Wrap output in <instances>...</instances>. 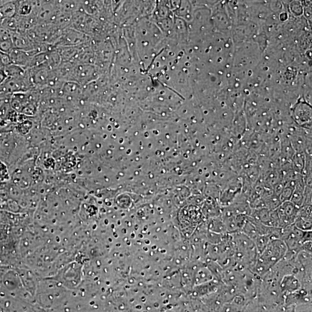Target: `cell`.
<instances>
[{
  "label": "cell",
  "mask_w": 312,
  "mask_h": 312,
  "mask_svg": "<svg viewBox=\"0 0 312 312\" xmlns=\"http://www.w3.org/2000/svg\"><path fill=\"white\" fill-rule=\"evenodd\" d=\"M294 224L298 229L304 231H312V220L297 216Z\"/></svg>",
  "instance_id": "obj_8"
},
{
  "label": "cell",
  "mask_w": 312,
  "mask_h": 312,
  "mask_svg": "<svg viewBox=\"0 0 312 312\" xmlns=\"http://www.w3.org/2000/svg\"><path fill=\"white\" fill-rule=\"evenodd\" d=\"M304 185L303 183L298 182L291 197L290 201L298 208L303 206L304 201Z\"/></svg>",
  "instance_id": "obj_4"
},
{
  "label": "cell",
  "mask_w": 312,
  "mask_h": 312,
  "mask_svg": "<svg viewBox=\"0 0 312 312\" xmlns=\"http://www.w3.org/2000/svg\"><path fill=\"white\" fill-rule=\"evenodd\" d=\"M299 208L290 201L281 203L276 209L279 220V227L284 228L294 224Z\"/></svg>",
  "instance_id": "obj_1"
},
{
  "label": "cell",
  "mask_w": 312,
  "mask_h": 312,
  "mask_svg": "<svg viewBox=\"0 0 312 312\" xmlns=\"http://www.w3.org/2000/svg\"><path fill=\"white\" fill-rule=\"evenodd\" d=\"M14 48L12 38L8 39H0V51L9 54Z\"/></svg>",
  "instance_id": "obj_9"
},
{
  "label": "cell",
  "mask_w": 312,
  "mask_h": 312,
  "mask_svg": "<svg viewBox=\"0 0 312 312\" xmlns=\"http://www.w3.org/2000/svg\"><path fill=\"white\" fill-rule=\"evenodd\" d=\"M11 63L23 67L25 69L30 68L33 56L25 50L13 48L9 53Z\"/></svg>",
  "instance_id": "obj_2"
},
{
  "label": "cell",
  "mask_w": 312,
  "mask_h": 312,
  "mask_svg": "<svg viewBox=\"0 0 312 312\" xmlns=\"http://www.w3.org/2000/svg\"><path fill=\"white\" fill-rule=\"evenodd\" d=\"M214 275L212 272L207 268H203L202 270L198 272L196 276V283L197 284L203 283L210 282L214 279Z\"/></svg>",
  "instance_id": "obj_7"
},
{
  "label": "cell",
  "mask_w": 312,
  "mask_h": 312,
  "mask_svg": "<svg viewBox=\"0 0 312 312\" xmlns=\"http://www.w3.org/2000/svg\"><path fill=\"white\" fill-rule=\"evenodd\" d=\"M279 286L281 293L285 296L300 289L301 283L295 275H287L281 278Z\"/></svg>",
  "instance_id": "obj_3"
},
{
  "label": "cell",
  "mask_w": 312,
  "mask_h": 312,
  "mask_svg": "<svg viewBox=\"0 0 312 312\" xmlns=\"http://www.w3.org/2000/svg\"><path fill=\"white\" fill-rule=\"evenodd\" d=\"M209 229L210 231L214 233H227L226 226L221 215L213 217L209 223Z\"/></svg>",
  "instance_id": "obj_6"
},
{
  "label": "cell",
  "mask_w": 312,
  "mask_h": 312,
  "mask_svg": "<svg viewBox=\"0 0 312 312\" xmlns=\"http://www.w3.org/2000/svg\"><path fill=\"white\" fill-rule=\"evenodd\" d=\"M290 8L292 11L296 14H300L303 12V7L301 5L300 1H294L291 3Z\"/></svg>",
  "instance_id": "obj_10"
},
{
  "label": "cell",
  "mask_w": 312,
  "mask_h": 312,
  "mask_svg": "<svg viewBox=\"0 0 312 312\" xmlns=\"http://www.w3.org/2000/svg\"><path fill=\"white\" fill-rule=\"evenodd\" d=\"M7 77L4 71V69H3V68H0V85L4 82V80Z\"/></svg>",
  "instance_id": "obj_11"
},
{
  "label": "cell",
  "mask_w": 312,
  "mask_h": 312,
  "mask_svg": "<svg viewBox=\"0 0 312 312\" xmlns=\"http://www.w3.org/2000/svg\"><path fill=\"white\" fill-rule=\"evenodd\" d=\"M4 71L8 77H15L19 78L25 75L26 69L23 67L14 65V64H9L3 68Z\"/></svg>",
  "instance_id": "obj_5"
}]
</instances>
